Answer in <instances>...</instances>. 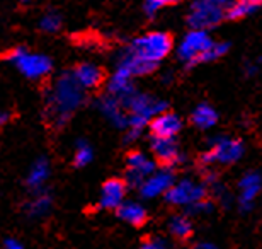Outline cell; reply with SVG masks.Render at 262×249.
I'll return each mask as SVG.
<instances>
[{
	"label": "cell",
	"instance_id": "obj_1",
	"mask_svg": "<svg viewBox=\"0 0 262 249\" xmlns=\"http://www.w3.org/2000/svg\"><path fill=\"white\" fill-rule=\"evenodd\" d=\"M172 50V40L167 33L155 31L136 38L121 55L118 65L133 73V77L151 73Z\"/></svg>",
	"mask_w": 262,
	"mask_h": 249
},
{
	"label": "cell",
	"instance_id": "obj_2",
	"mask_svg": "<svg viewBox=\"0 0 262 249\" xmlns=\"http://www.w3.org/2000/svg\"><path fill=\"white\" fill-rule=\"evenodd\" d=\"M83 101L85 89L80 86L73 72L61 73L46 92V118L56 128L65 126Z\"/></svg>",
	"mask_w": 262,
	"mask_h": 249
},
{
	"label": "cell",
	"instance_id": "obj_3",
	"mask_svg": "<svg viewBox=\"0 0 262 249\" xmlns=\"http://www.w3.org/2000/svg\"><path fill=\"white\" fill-rule=\"evenodd\" d=\"M121 103L124 108L128 109L129 114V125H128V133L126 140L135 142L140 139L141 131L145 126L150 125V121L155 118L157 114L167 109V103L162 99H157L148 94L133 91L128 98H124Z\"/></svg>",
	"mask_w": 262,
	"mask_h": 249
},
{
	"label": "cell",
	"instance_id": "obj_4",
	"mask_svg": "<svg viewBox=\"0 0 262 249\" xmlns=\"http://www.w3.org/2000/svg\"><path fill=\"white\" fill-rule=\"evenodd\" d=\"M7 62L29 81H39V79L46 77L51 72V67H53V63L46 55L31 53L26 48L12 50L7 55Z\"/></svg>",
	"mask_w": 262,
	"mask_h": 249
},
{
	"label": "cell",
	"instance_id": "obj_5",
	"mask_svg": "<svg viewBox=\"0 0 262 249\" xmlns=\"http://www.w3.org/2000/svg\"><path fill=\"white\" fill-rule=\"evenodd\" d=\"M244 156V144L230 137H216L211 140V147L201 156V162L206 166L211 164H233Z\"/></svg>",
	"mask_w": 262,
	"mask_h": 249
},
{
	"label": "cell",
	"instance_id": "obj_6",
	"mask_svg": "<svg viewBox=\"0 0 262 249\" xmlns=\"http://www.w3.org/2000/svg\"><path fill=\"white\" fill-rule=\"evenodd\" d=\"M213 43L214 41L208 34V29H192L181 41L177 56L187 65H196V63H201L204 53L211 48Z\"/></svg>",
	"mask_w": 262,
	"mask_h": 249
},
{
	"label": "cell",
	"instance_id": "obj_7",
	"mask_svg": "<svg viewBox=\"0 0 262 249\" xmlns=\"http://www.w3.org/2000/svg\"><path fill=\"white\" fill-rule=\"evenodd\" d=\"M206 198V186L192 179H181L179 183H174L172 188L165 193L167 203L174 206H187L194 205L196 201Z\"/></svg>",
	"mask_w": 262,
	"mask_h": 249
},
{
	"label": "cell",
	"instance_id": "obj_8",
	"mask_svg": "<svg viewBox=\"0 0 262 249\" xmlns=\"http://www.w3.org/2000/svg\"><path fill=\"white\" fill-rule=\"evenodd\" d=\"M227 15V10L216 5L206 2V0H196L192 4V9L189 12V26L192 29H211L220 21Z\"/></svg>",
	"mask_w": 262,
	"mask_h": 249
},
{
	"label": "cell",
	"instance_id": "obj_9",
	"mask_svg": "<svg viewBox=\"0 0 262 249\" xmlns=\"http://www.w3.org/2000/svg\"><path fill=\"white\" fill-rule=\"evenodd\" d=\"M176 183L174 179V171L170 169V166H165L150 174L148 178L143 179V183L140 184V195L146 200H154L159 198L162 195H165L172 188V184Z\"/></svg>",
	"mask_w": 262,
	"mask_h": 249
},
{
	"label": "cell",
	"instance_id": "obj_10",
	"mask_svg": "<svg viewBox=\"0 0 262 249\" xmlns=\"http://www.w3.org/2000/svg\"><path fill=\"white\" fill-rule=\"evenodd\" d=\"M155 171V161L150 159L145 152L135 150L126 157V183L138 188L145 178H148Z\"/></svg>",
	"mask_w": 262,
	"mask_h": 249
},
{
	"label": "cell",
	"instance_id": "obj_11",
	"mask_svg": "<svg viewBox=\"0 0 262 249\" xmlns=\"http://www.w3.org/2000/svg\"><path fill=\"white\" fill-rule=\"evenodd\" d=\"M99 111L104 114V118H107L116 128H128L129 125V114L128 109L124 108L121 99H118L113 94H107L99 99Z\"/></svg>",
	"mask_w": 262,
	"mask_h": 249
},
{
	"label": "cell",
	"instance_id": "obj_12",
	"mask_svg": "<svg viewBox=\"0 0 262 249\" xmlns=\"http://www.w3.org/2000/svg\"><path fill=\"white\" fill-rule=\"evenodd\" d=\"M262 189V178L259 173H247L240 179L238 191H240V208L242 212H249L252 208L255 198Z\"/></svg>",
	"mask_w": 262,
	"mask_h": 249
},
{
	"label": "cell",
	"instance_id": "obj_13",
	"mask_svg": "<svg viewBox=\"0 0 262 249\" xmlns=\"http://www.w3.org/2000/svg\"><path fill=\"white\" fill-rule=\"evenodd\" d=\"M151 152L155 159L164 166H172L179 161L181 150L176 142V137H154L151 142Z\"/></svg>",
	"mask_w": 262,
	"mask_h": 249
},
{
	"label": "cell",
	"instance_id": "obj_14",
	"mask_svg": "<svg viewBox=\"0 0 262 249\" xmlns=\"http://www.w3.org/2000/svg\"><path fill=\"white\" fill-rule=\"evenodd\" d=\"M148 126L154 137H176L182 128V121L176 113L165 109L157 114Z\"/></svg>",
	"mask_w": 262,
	"mask_h": 249
},
{
	"label": "cell",
	"instance_id": "obj_15",
	"mask_svg": "<svg viewBox=\"0 0 262 249\" xmlns=\"http://www.w3.org/2000/svg\"><path fill=\"white\" fill-rule=\"evenodd\" d=\"M124 197H126V183L121 179H109L102 184L99 205L106 210L118 208L124 201Z\"/></svg>",
	"mask_w": 262,
	"mask_h": 249
},
{
	"label": "cell",
	"instance_id": "obj_16",
	"mask_svg": "<svg viewBox=\"0 0 262 249\" xmlns=\"http://www.w3.org/2000/svg\"><path fill=\"white\" fill-rule=\"evenodd\" d=\"M107 91H109V94H113V96H116L121 101L124 98H128L131 92L136 91L133 86V73L126 70L124 67L118 65L107 82Z\"/></svg>",
	"mask_w": 262,
	"mask_h": 249
},
{
	"label": "cell",
	"instance_id": "obj_17",
	"mask_svg": "<svg viewBox=\"0 0 262 249\" xmlns=\"http://www.w3.org/2000/svg\"><path fill=\"white\" fill-rule=\"evenodd\" d=\"M73 75L77 77V81L80 82V86L85 91L97 89L104 81V72L94 63H80V65H77L75 70H73Z\"/></svg>",
	"mask_w": 262,
	"mask_h": 249
},
{
	"label": "cell",
	"instance_id": "obj_18",
	"mask_svg": "<svg viewBox=\"0 0 262 249\" xmlns=\"http://www.w3.org/2000/svg\"><path fill=\"white\" fill-rule=\"evenodd\" d=\"M50 162L45 157H39L38 161L33 162V166L29 167V173L26 176V184L31 191H41L45 188L46 181L50 178Z\"/></svg>",
	"mask_w": 262,
	"mask_h": 249
},
{
	"label": "cell",
	"instance_id": "obj_19",
	"mask_svg": "<svg viewBox=\"0 0 262 249\" xmlns=\"http://www.w3.org/2000/svg\"><path fill=\"white\" fill-rule=\"evenodd\" d=\"M51 197L46 191H34V197L24 205V212L29 219H43L51 210Z\"/></svg>",
	"mask_w": 262,
	"mask_h": 249
},
{
	"label": "cell",
	"instance_id": "obj_20",
	"mask_svg": "<svg viewBox=\"0 0 262 249\" xmlns=\"http://www.w3.org/2000/svg\"><path fill=\"white\" fill-rule=\"evenodd\" d=\"M118 217L121 220H124L129 225H141L146 220V210L145 206L138 203V201H123L118 206Z\"/></svg>",
	"mask_w": 262,
	"mask_h": 249
},
{
	"label": "cell",
	"instance_id": "obj_21",
	"mask_svg": "<svg viewBox=\"0 0 262 249\" xmlns=\"http://www.w3.org/2000/svg\"><path fill=\"white\" fill-rule=\"evenodd\" d=\"M191 120L198 128L201 130H208V128H213L218 121V113L214 111V108H211L209 104L203 103L194 108L191 114Z\"/></svg>",
	"mask_w": 262,
	"mask_h": 249
},
{
	"label": "cell",
	"instance_id": "obj_22",
	"mask_svg": "<svg viewBox=\"0 0 262 249\" xmlns=\"http://www.w3.org/2000/svg\"><path fill=\"white\" fill-rule=\"evenodd\" d=\"M262 5V0H233L232 5L227 9L228 19H242L245 15L252 14L255 9Z\"/></svg>",
	"mask_w": 262,
	"mask_h": 249
},
{
	"label": "cell",
	"instance_id": "obj_23",
	"mask_svg": "<svg viewBox=\"0 0 262 249\" xmlns=\"http://www.w3.org/2000/svg\"><path fill=\"white\" fill-rule=\"evenodd\" d=\"M169 232L176 239H187L192 232V224L186 215H176L169 222Z\"/></svg>",
	"mask_w": 262,
	"mask_h": 249
},
{
	"label": "cell",
	"instance_id": "obj_24",
	"mask_svg": "<svg viewBox=\"0 0 262 249\" xmlns=\"http://www.w3.org/2000/svg\"><path fill=\"white\" fill-rule=\"evenodd\" d=\"M94 159V150L87 142H78L75 147V154H73V164L77 167H85L92 162Z\"/></svg>",
	"mask_w": 262,
	"mask_h": 249
},
{
	"label": "cell",
	"instance_id": "obj_25",
	"mask_svg": "<svg viewBox=\"0 0 262 249\" xmlns=\"http://www.w3.org/2000/svg\"><path fill=\"white\" fill-rule=\"evenodd\" d=\"M39 28L45 31V33H56L61 28V17L58 12H46L39 21Z\"/></svg>",
	"mask_w": 262,
	"mask_h": 249
},
{
	"label": "cell",
	"instance_id": "obj_26",
	"mask_svg": "<svg viewBox=\"0 0 262 249\" xmlns=\"http://www.w3.org/2000/svg\"><path fill=\"white\" fill-rule=\"evenodd\" d=\"M228 48H230V45L225 43V41H214V43L211 45V48L204 53L201 63H208V62L218 60V58H222L223 55H227Z\"/></svg>",
	"mask_w": 262,
	"mask_h": 249
},
{
	"label": "cell",
	"instance_id": "obj_27",
	"mask_svg": "<svg viewBox=\"0 0 262 249\" xmlns=\"http://www.w3.org/2000/svg\"><path fill=\"white\" fill-rule=\"evenodd\" d=\"M213 203L209 200L206 198H203V200H199L196 201L194 205H191V206H187V212L192 215H208V214H211L213 212Z\"/></svg>",
	"mask_w": 262,
	"mask_h": 249
},
{
	"label": "cell",
	"instance_id": "obj_28",
	"mask_svg": "<svg viewBox=\"0 0 262 249\" xmlns=\"http://www.w3.org/2000/svg\"><path fill=\"white\" fill-rule=\"evenodd\" d=\"M179 0H145V12L148 15H155L164 5L176 4Z\"/></svg>",
	"mask_w": 262,
	"mask_h": 249
},
{
	"label": "cell",
	"instance_id": "obj_29",
	"mask_svg": "<svg viewBox=\"0 0 262 249\" xmlns=\"http://www.w3.org/2000/svg\"><path fill=\"white\" fill-rule=\"evenodd\" d=\"M167 246V241L162 239V237H150L148 241L143 242V247L145 249H165Z\"/></svg>",
	"mask_w": 262,
	"mask_h": 249
},
{
	"label": "cell",
	"instance_id": "obj_30",
	"mask_svg": "<svg viewBox=\"0 0 262 249\" xmlns=\"http://www.w3.org/2000/svg\"><path fill=\"white\" fill-rule=\"evenodd\" d=\"M4 246L7 249H20L23 247V242H19L17 239H14V237H9V239L4 241Z\"/></svg>",
	"mask_w": 262,
	"mask_h": 249
},
{
	"label": "cell",
	"instance_id": "obj_31",
	"mask_svg": "<svg viewBox=\"0 0 262 249\" xmlns=\"http://www.w3.org/2000/svg\"><path fill=\"white\" fill-rule=\"evenodd\" d=\"M206 2H209V4L216 5V7H222V9L227 10V9L230 7V5H232L233 0H206Z\"/></svg>",
	"mask_w": 262,
	"mask_h": 249
},
{
	"label": "cell",
	"instance_id": "obj_32",
	"mask_svg": "<svg viewBox=\"0 0 262 249\" xmlns=\"http://www.w3.org/2000/svg\"><path fill=\"white\" fill-rule=\"evenodd\" d=\"M259 72V65H255V63H247V65H245V73H247L249 77H252V75H255V73Z\"/></svg>",
	"mask_w": 262,
	"mask_h": 249
},
{
	"label": "cell",
	"instance_id": "obj_33",
	"mask_svg": "<svg viewBox=\"0 0 262 249\" xmlns=\"http://www.w3.org/2000/svg\"><path fill=\"white\" fill-rule=\"evenodd\" d=\"M10 114L9 111H5V109H0V126H4V125H7L9 121H10Z\"/></svg>",
	"mask_w": 262,
	"mask_h": 249
},
{
	"label": "cell",
	"instance_id": "obj_34",
	"mask_svg": "<svg viewBox=\"0 0 262 249\" xmlns=\"http://www.w3.org/2000/svg\"><path fill=\"white\" fill-rule=\"evenodd\" d=\"M198 247H201V249H214L216 246H214V244H209V242H203V244H199Z\"/></svg>",
	"mask_w": 262,
	"mask_h": 249
}]
</instances>
